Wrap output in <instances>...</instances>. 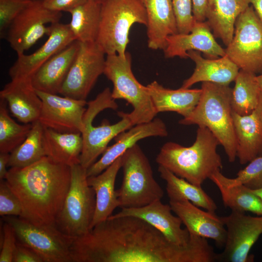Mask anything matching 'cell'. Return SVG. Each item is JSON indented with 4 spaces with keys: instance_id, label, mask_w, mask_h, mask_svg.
Masks as SVG:
<instances>
[{
    "instance_id": "obj_1",
    "label": "cell",
    "mask_w": 262,
    "mask_h": 262,
    "mask_svg": "<svg viewBox=\"0 0 262 262\" xmlns=\"http://www.w3.org/2000/svg\"><path fill=\"white\" fill-rule=\"evenodd\" d=\"M72 262H209L211 245L190 234L185 245L172 243L157 229L132 216L109 217L72 238Z\"/></svg>"
},
{
    "instance_id": "obj_2",
    "label": "cell",
    "mask_w": 262,
    "mask_h": 262,
    "mask_svg": "<svg viewBox=\"0 0 262 262\" xmlns=\"http://www.w3.org/2000/svg\"><path fill=\"white\" fill-rule=\"evenodd\" d=\"M5 180L20 201L19 217L38 225H55L70 186V166L45 156L27 167L10 168Z\"/></svg>"
},
{
    "instance_id": "obj_3",
    "label": "cell",
    "mask_w": 262,
    "mask_h": 262,
    "mask_svg": "<svg viewBox=\"0 0 262 262\" xmlns=\"http://www.w3.org/2000/svg\"><path fill=\"white\" fill-rule=\"evenodd\" d=\"M219 141L206 127H198L195 141L189 147L168 142L161 147L156 161L179 177L197 186L223 167L217 152Z\"/></svg>"
},
{
    "instance_id": "obj_4",
    "label": "cell",
    "mask_w": 262,
    "mask_h": 262,
    "mask_svg": "<svg viewBox=\"0 0 262 262\" xmlns=\"http://www.w3.org/2000/svg\"><path fill=\"white\" fill-rule=\"evenodd\" d=\"M199 100L191 114L179 121L184 125L207 128L223 147L229 162L237 157V147L229 85L203 82Z\"/></svg>"
},
{
    "instance_id": "obj_5",
    "label": "cell",
    "mask_w": 262,
    "mask_h": 262,
    "mask_svg": "<svg viewBox=\"0 0 262 262\" xmlns=\"http://www.w3.org/2000/svg\"><path fill=\"white\" fill-rule=\"evenodd\" d=\"M123 177L116 190L120 207L132 208L146 206L161 200L164 192L155 179L151 164L136 144L122 156Z\"/></svg>"
},
{
    "instance_id": "obj_6",
    "label": "cell",
    "mask_w": 262,
    "mask_h": 262,
    "mask_svg": "<svg viewBox=\"0 0 262 262\" xmlns=\"http://www.w3.org/2000/svg\"><path fill=\"white\" fill-rule=\"evenodd\" d=\"M135 23L147 24L146 11L140 0H107L101 4L96 42L106 55L125 56L130 30Z\"/></svg>"
},
{
    "instance_id": "obj_7",
    "label": "cell",
    "mask_w": 262,
    "mask_h": 262,
    "mask_svg": "<svg viewBox=\"0 0 262 262\" xmlns=\"http://www.w3.org/2000/svg\"><path fill=\"white\" fill-rule=\"evenodd\" d=\"M103 74L112 82L114 99H122L131 104L133 110L125 113L132 125L147 122L157 114L146 86L135 78L131 69V57L126 52L125 56L117 53L106 55Z\"/></svg>"
},
{
    "instance_id": "obj_8",
    "label": "cell",
    "mask_w": 262,
    "mask_h": 262,
    "mask_svg": "<svg viewBox=\"0 0 262 262\" xmlns=\"http://www.w3.org/2000/svg\"><path fill=\"white\" fill-rule=\"evenodd\" d=\"M70 186L55 224L63 233L75 238L90 230L96 198L87 182V169L80 164L70 166Z\"/></svg>"
},
{
    "instance_id": "obj_9",
    "label": "cell",
    "mask_w": 262,
    "mask_h": 262,
    "mask_svg": "<svg viewBox=\"0 0 262 262\" xmlns=\"http://www.w3.org/2000/svg\"><path fill=\"white\" fill-rule=\"evenodd\" d=\"M14 229L17 241L32 248L43 262H72V238L63 233L55 225H38L19 216H3Z\"/></svg>"
},
{
    "instance_id": "obj_10",
    "label": "cell",
    "mask_w": 262,
    "mask_h": 262,
    "mask_svg": "<svg viewBox=\"0 0 262 262\" xmlns=\"http://www.w3.org/2000/svg\"><path fill=\"white\" fill-rule=\"evenodd\" d=\"M226 55L240 70L262 73V20L252 6L238 16Z\"/></svg>"
},
{
    "instance_id": "obj_11",
    "label": "cell",
    "mask_w": 262,
    "mask_h": 262,
    "mask_svg": "<svg viewBox=\"0 0 262 262\" xmlns=\"http://www.w3.org/2000/svg\"><path fill=\"white\" fill-rule=\"evenodd\" d=\"M62 13L45 7L42 0H32L12 22L5 37L17 55L24 53L44 35H48L49 26L59 22Z\"/></svg>"
},
{
    "instance_id": "obj_12",
    "label": "cell",
    "mask_w": 262,
    "mask_h": 262,
    "mask_svg": "<svg viewBox=\"0 0 262 262\" xmlns=\"http://www.w3.org/2000/svg\"><path fill=\"white\" fill-rule=\"evenodd\" d=\"M105 53L96 42H81L60 94L86 100L98 77L104 73Z\"/></svg>"
},
{
    "instance_id": "obj_13",
    "label": "cell",
    "mask_w": 262,
    "mask_h": 262,
    "mask_svg": "<svg viewBox=\"0 0 262 262\" xmlns=\"http://www.w3.org/2000/svg\"><path fill=\"white\" fill-rule=\"evenodd\" d=\"M221 219L227 235L224 249L216 254V261L249 262V251L262 234V215L252 216L245 212L231 211Z\"/></svg>"
},
{
    "instance_id": "obj_14",
    "label": "cell",
    "mask_w": 262,
    "mask_h": 262,
    "mask_svg": "<svg viewBox=\"0 0 262 262\" xmlns=\"http://www.w3.org/2000/svg\"><path fill=\"white\" fill-rule=\"evenodd\" d=\"M36 92L42 100L38 120L45 128L60 132H82L86 100Z\"/></svg>"
},
{
    "instance_id": "obj_15",
    "label": "cell",
    "mask_w": 262,
    "mask_h": 262,
    "mask_svg": "<svg viewBox=\"0 0 262 262\" xmlns=\"http://www.w3.org/2000/svg\"><path fill=\"white\" fill-rule=\"evenodd\" d=\"M50 32L45 43L30 54L17 55L9 70L11 80L31 79L38 69L53 55L76 40L68 24H50Z\"/></svg>"
},
{
    "instance_id": "obj_16",
    "label": "cell",
    "mask_w": 262,
    "mask_h": 262,
    "mask_svg": "<svg viewBox=\"0 0 262 262\" xmlns=\"http://www.w3.org/2000/svg\"><path fill=\"white\" fill-rule=\"evenodd\" d=\"M172 212L170 204H163L159 200L141 207L122 208L120 212L109 217L132 216L139 218L159 230L172 243L185 245L190 240L189 232L186 228H181V219Z\"/></svg>"
},
{
    "instance_id": "obj_17",
    "label": "cell",
    "mask_w": 262,
    "mask_h": 262,
    "mask_svg": "<svg viewBox=\"0 0 262 262\" xmlns=\"http://www.w3.org/2000/svg\"><path fill=\"white\" fill-rule=\"evenodd\" d=\"M167 135L166 126L159 118L132 126L118 134L114 138L115 143L108 147L101 158L87 169V177L96 176L102 172L139 140L148 137H165Z\"/></svg>"
},
{
    "instance_id": "obj_18",
    "label": "cell",
    "mask_w": 262,
    "mask_h": 262,
    "mask_svg": "<svg viewBox=\"0 0 262 262\" xmlns=\"http://www.w3.org/2000/svg\"><path fill=\"white\" fill-rule=\"evenodd\" d=\"M189 50L202 52L210 59H216L226 55L225 49L216 41L206 21H196L188 33H177L167 37L164 50L166 58H187Z\"/></svg>"
},
{
    "instance_id": "obj_19",
    "label": "cell",
    "mask_w": 262,
    "mask_h": 262,
    "mask_svg": "<svg viewBox=\"0 0 262 262\" xmlns=\"http://www.w3.org/2000/svg\"><path fill=\"white\" fill-rule=\"evenodd\" d=\"M169 204L189 233L211 239L218 246H224L227 231L221 217L200 209L186 199L169 200Z\"/></svg>"
},
{
    "instance_id": "obj_20",
    "label": "cell",
    "mask_w": 262,
    "mask_h": 262,
    "mask_svg": "<svg viewBox=\"0 0 262 262\" xmlns=\"http://www.w3.org/2000/svg\"><path fill=\"white\" fill-rule=\"evenodd\" d=\"M0 98L6 101L11 113L20 122L32 123L39 119L42 100L31 79L11 80L0 91Z\"/></svg>"
},
{
    "instance_id": "obj_21",
    "label": "cell",
    "mask_w": 262,
    "mask_h": 262,
    "mask_svg": "<svg viewBox=\"0 0 262 262\" xmlns=\"http://www.w3.org/2000/svg\"><path fill=\"white\" fill-rule=\"evenodd\" d=\"M118 115L121 119L113 124H111L107 120H104L98 126H94L92 123L84 126L81 133L82 149L80 164L85 169H88L97 161L98 157L102 154L112 139L133 126L125 113L119 112Z\"/></svg>"
},
{
    "instance_id": "obj_22",
    "label": "cell",
    "mask_w": 262,
    "mask_h": 262,
    "mask_svg": "<svg viewBox=\"0 0 262 262\" xmlns=\"http://www.w3.org/2000/svg\"><path fill=\"white\" fill-rule=\"evenodd\" d=\"M80 46L75 40L47 61L31 78L36 90L58 94L63 85Z\"/></svg>"
},
{
    "instance_id": "obj_23",
    "label": "cell",
    "mask_w": 262,
    "mask_h": 262,
    "mask_svg": "<svg viewBox=\"0 0 262 262\" xmlns=\"http://www.w3.org/2000/svg\"><path fill=\"white\" fill-rule=\"evenodd\" d=\"M147 14L148 47L164 50L167 37L178 33L172 0H140Z\"/></svg>"
},
{
    "instance_id": "obj_24",
    "label": "cell",
    "mask_w": 262,
    "mask_h": 262,
    "mask_svg": "<svg viewBox=\"0 0 262 262\" xmlns=\"http://www.w3.org/2000/svg\"><path fill=\"white\" fill-rule=\"evenodd\" d=\"M188 58L196 64L193 74L185 80L181 87L190 88L199 82H210L229 85L234 81L239 71V67L227 55L216 59H206L200 52L189 50Z\"/></svg>"
},
{
    "instance_id": "obj_25",
    "label": "cell",
    "mask_w": 262,
    "mask_h": 262,
    "mask_svg": "<svg viewBox=\"0 0 262 262\" xmlns=\"http://www.w3.org/2000/svg\"><path fill=\"white\" fill-rule=\"evenodd\" d=\"M121 164V156L99 174L87 177L88 183L94 190L96 198L91 229L107 219L117 207H120L115 186Z\"/></svg>"
},
{
    "instance_id": "obj_26",
    "label": "cell",
    "mask_w": 262,
    "mask_h": 262,
    "mask_svg": "<svg viewBox=\"0 0 262 262\" xmlns=\"http://www.w3.org/2000/svg\"><path fill=\"white\" fill-rule=\"evenodd\" d=\"M147 88L157 113L174 112L185 117L197 105L201 94L200 89L180 87L171 89L154 81Z\"/></svg>"
},
{
    "instance_id": "obj_27",
    "label": "cell",
    "mask_w": 262,
    "mask_h": 262,
    "mask_svg": "<svg viewBox=\"0 0 262 262\" xmlns=\"http://www.w3.org/2000/svg\"><path fill=\"white\" fill-rule=\"evenodd\" d=\"M249 4V0H207L206 21L214 36L228 46L233 38L238 16Z\"/></svg>"
},
{
    "instance_id": "obj_28",
    "label": "cell",
    "mask_w": 262,
    "mask_h": 262,
    "mask_svg": "<svg viewBox=\"0 0 262 262\" xmlns=\"http://www.w3.org/2000/svg\"><path fill=\"white\" fill-rule=\"evenodd\" d=\"M237 157L241 164L262 156V128L253 111L241 115L232 111Z\"/></svg>"
},
{
    "instance_id": "obj_29",
    "label": "cell",
    "mask_w": 262,
    "mask_h": 262,
    "mask_svg": "<svg viewBox=\"0 0 262 262\" xmlns=\"http://www.w3.org/2000/svg\"><path fill=\"white\" fill-rule=\"evenodd\" d=\"M43 142L46 156L69 166L80 164L82 149L81 132H60L45 128Z\"/></svg>"
},
{
    "instance_id": "obj_30",
    "label": "cell",
    "mask_w": 262,
    "mask_h": 262,
    "mask_svg": "<svg viewBox=\"0 0 262 262\" xmlns=\"http://www.w3.org/2000/svg\"><path fill=\"white\" fill-rule=\"evenodd\" d=\"M161 178L166 182V190L169 200L186 199L194 205L214 213L217 206L201 186L189 182L178 177L168 169L159 165Z\"/></svg>"
},
{
    "instance_id": "obj_31",
    "label": "cell",
    "mask_w": 262,
    "mask_h": 262,
    "mask_svg": "<svg viewBox=\"0 0 262 262\" xmlns=\"http://www.w3.org/2000/svg\"><path fill=\"white\" fill-rule=\"evenodd\" d=\"M101 4L94 0L70 10L71 20L68 24L76 40L81 42H96L98 37Z\"/></svg>"
},
{
    "instance_id": "obj_32",
    "label": "cell",
    "mask_w": 262,
    "mask_h": 262,
    "mask_svg": "<svg viewBox=\"0 0 262 262\" xmlns=\"http://www.w3.org/2000/svg\"><path fill=\"white\" fill-rule=\"evenodd\" d=\"M44 127L38 120L25 140L10 153L8 167L23 168L30 166L46 156L43 142Z\"/></svg>"
},
{
    "instance_id": "obj_33",
    "label": "cell",
    "mask_w": 262,
    "mask_h": 262,
    "mask_svg": "<svg viewBox=\"0 0 262 262\" xmlns=\"http://www.w3.org/2000/svg\"><path fill=\"white\" fill-rule=\"evenodd\" d=\"M232 90V111L241 115L251 114L258 102L261 88L254 73L240 70Z\"/></svg>"
},
{
    "instance_id": "obj_34",
    "label": "cell",
    "mask_w": 262,
    "mask_h": 262,
    "mask_svg": "<svg viewBox=\"0 0 262 262\" xmlns=\"http://www.w3.org/2000/svg\"><path fill=\"white\" fill-rule=\"evenodd\" d=\"M209 179L218 188L225 207L231 211L249 212L262 215V200L249 188L242 184L229 187L213 176Z\"/></svg>"
},
{
    "instance_id": "obj_35",
    "label": "cell",
    "mask_w": 262,
    "mask_h": 262,
    "mask_svg": "<svg viewBox=\"0 0 262 262\" xmlns=\"http://www.w3.org/2000/svg\"><path fill=\"white\" fill-rule=\"evenodd\" d=\"M32 123L20 124L9 115L6 102L0 101V152L11 153L26 138Z\"/></svg>"
},
{
    "instance_id": "obj_36",
    "label": "cell",
    "mask_w": 262,
    "mask_h": 262,
    "mask_svg": "<svg viewBox=\"0 0 262 262\" xmlns=\"http://www.w3.org/2000/svg\"><path fill=\"white\" fill-rule=\"evenodd\" d=\"M212 176L229 187L242 184L252 189L261 188L262 187V156L249 162L246 167L238 172L235 178L227 177L221 170L217 171Z\"/></svg>"
},
{
    "instance_id": "obj_37",
    "label": "cell",
    "mask_w": 262,
    "mask_h": 262,
    "mask_svg": "<svg viewBox=\"0 0 262 262\" xmlns=\"http://www.w3.org/2000/svg\"><path fill=\"white\" fill-rule=\"evenodd\" d=\"M32 0H0V36L5 37L10 25Z\"/></svg>"
},
{
    "instance_id": "obj_38",
    "label": "cell",
    "mask_w": 262,
    "mask_h": 262,
    "mask_svg": "<svg viewBox=\"0 0 262 262\" xmlns=\"http://www.w3.org/2000/svg\"><path fill=\"white\" fill-rule=\"evenodd\" d=\"M178 33H188L196 22L193 13L192 0H172Z\"/></svg>"
},
{
    "instance_id": "obj_39",
    "label": "cell",
    "mask_w": 262,
    "mask_h": 262,
    "mask_svg": "<svg viewBox=\"0 0 262 262\" xmlns=\"http://www.w3.org/2000/svg\"><path fill=\"white\" fill-rule=\"evenodd\" d=\"M22 208L20 201L6 180H0V215L20 216Z\"/></svg>"
},
{
    "instance_id": "obj_40",
    "label": "cell",
    "mask_w": 262,
    "mask_h": 262,
    "mask_svg": "<svg viewBox=\"0 0 262 262\" xmlns=\"http://www.w3.org/2000/svg\"><path fill=\"white\" fill-rule=\"evenodd\" d=\"M4 222L0 229V262H12L14 252L17 242L15 231L12 226Z\"/></svg>"
},
{
    "instance_id": "obj_41",
    "label": "cell",
    "mask_w": 262,
    "mask_h": 262,
    "mask_svg": "<svg viewBox=\"0 0 262 262\" xmlns=\"http://www.w3.org/2000/svg\"><path fill=\"white\" fill-rule=\"evenodd\" d=\"M12 262H43L40 256L32 248L17 242Z\"/></svg>"
},
{
    "instance_id": "obj_42",
    "label": "cell",
    "mask_w": 262,
    "mask_h": 262,
    "mask_svg": "<svg viewBox=\"0 0 262 262\" xmlns=\"http://www.w3.org/2000/svg\"><path fill=\"white\" fill-rule=\"evenodd\" d=\"M87 0H42L44 6L53 11L68 12Z\"/></svg>"
},
{
    "instance_id": "obj_43",
    "label": "cell",
    "mask_w": 262,
    "mask_h": 262,
    "mask_svg": "<svg viewBox=\"0 0 262 262\" xmlns=\"http://www.w3.org/2000/svg\"><path fill=\"white\" fill-rule=\"evenodd\" d=\"M193 13L196 21H205L206 20L207 0H192Z\"/></svg>"
},
{
    "instance_id": "obj_44",
    "label": "cell",
    "mask_w": 262,
    "mask_h": 262,
    "mask_svg": "<svg viewBox=\"0 0 262 262\" xmlns=\"http://www.w3.org/2000/svg\"><path fill=\"white\" fill-rule=\"evenodd\" d=\"M10 157L9 153L0 152V180L5 179L8 170V167Z\"/></svg>"
},
{
    "instance_id": "obj_45",
    "label": "cell",
    "mask_w": 262,
    "mask_h": 262,
    "mask_svg": "<svg viewBox=\"0 0 262 262\" xmlns=\"http://www.w3.org/2000/svg\"><path fill=\"white\" fill-rule=\"evenodd\" d=\"M262 128V89H261L257 105L254 111Z\"/></svg>"
},
{
    "instance_id": "obj_46",
    "label": "cell",
    "mask_w": 262,
    "mask_h": 262,
    "mask_svg": "<svg viewBox=\"0 0 262 262\" xmlns=\"http://www.w3.org/2000/svg\"><path fill=\"white\" fill-rule=\"evenodd\" d=\"M249 1L262 20V0H249Z\"/></svg>"
},
{
    "instance_id": "obj_47",
    "label": "cell",
    "mask_w": 262,
    "mask_h": 262,
    "mask_svg": "<svg viewBox=\"0 0 262 262\" xmlns=\"http://www.w3.org/2000/svg\"><path fill=\"white\" fill-rule=\"evenodd\" d=\"M250 189V188H249ZM250 191L254 194L256 195L262 200V187L258 189H250Z\"/></svg>"
},
{
    "instance_id": "obj_48",
    "label": "cell",
    "mask_w": 262,
    "mask_h": 262,
    "mask_svg": "<svg viewBox=\"0 0 262 262\" xmlns=\"http://www.w3.org/2000/svg\"><path fill=\"white\" fill-rule=\"evenodd\" d=\"M257 80L261 89H262V73L260 75L257 76Z\"/></svg>"
},
{
    "instance_id": "obj_49",
    "label": "cell",
    "mask_w": 262,
    "mask_h": 262,
    "mask_svg": "<svg viewBox=\"0 0 262 262\" xmlns=\"http://www.w3.org/2000/svg\"><path fill=\"white\" fill-rule=\"evenodd\" d=\"M94 0L100 4H102V3H103L107 0Z\"/></svg>"
}]
</instances>
